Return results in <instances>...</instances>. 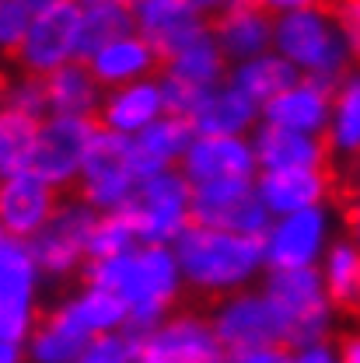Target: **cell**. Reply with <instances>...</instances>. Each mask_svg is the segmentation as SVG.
<instances>
[{"label": "cell", "instance_id": "5", "mask_svg": "<svg viewBox=\"0 0 360 363\" xmlns=\"http://www.w3.org/2000/svg\"><path fill=\"white\" fill-rule=\"evenodd\" d=\"M189 227H210V230L245 234V238H266L270 234V210L259 196V185H252V182L192 185Z\"/></svg>", "mask_w": 360, "mask_h": 363}, {"label": "cell", "instance_id": "21", "mask_svg": "<svg viewBox=\"0 0 360 363\" xmlns=\"http://www.w3.org/2000/svg\"><path fill=\"white\" fill-rule=\"evenodd\" d=\"M45 77V98L53 116H98L102 94H98V77L91 74L84 60H70L56 70L43 74Z\"/></svg>", "mask_w": 360, "mask_h": 363}, {"label": "cell", "instance_id": "13", "mask_svg": "<svg viewBox=\"0 0 360 363\" xmlns=\"http://www.w3.org/2000/svg\"><path fill=\"white\" fill-rule=\"evenodd\" d=\"M266 0H231L221 14L207 21V32L217 39V45L227 52V60H259V52L270 43H276V18Z\"/></svg>", "mask_w": 360, "mask_h": 363}, {"label": "cell", "instance_id": "22", "mask_svg": "<svg viewBox=\"0 0 360 363\" xmlns=\"http://www.w3.org/2000/svg\"><path fill=\"white\" fill-rule=\"evenodd\" d=\"M88 67H91V74L98 77L102 88H126L140 74H165L154 45L147 43L143 35H130V39H119V43L105 45Z\"/></svg>", "mask_w": 360, "mask_h": 363}, {"label": "cell", "instance_id": "2", "mask_svg": "<svg viewBox=\"0 0 360 363\" xmlns=\"http://www.w3.org/2000/svg\"><path fill=\"white\" fill-rule=\"evenodd\" d=\"M276 49L283 60L305 67V81L336 94L347 77V49L318 11H290L276 25Z\"/></svg>", "mask_w": 360, "mask_h": 363}, {"label": "cell", "instance_id": "1", "mask_svg": "<svg viewBox=\"0 0 360 363\" xmlns=\"http://www.w3.org/2000/svg\"><path fill=\"white\" fill-rule=\"evenodd\" d=\"M175 259L185 272V290L179 294L175 311L214 318L217 308L234 297V286L266 259V238L185 227L175 238Z\"/></svg>", "mask_w": 360, "mask_h": 363}, {"label": "cell", "instance_id": "26", "mask_svg": "<svg viewBox=\"0 0 360 363\" xmlns=\"http://www.w3.org/2000/svg\"><path fill=\"white\" fill-rule=\"evenodd\" d=\"M133 21H136V14L130 11V7H123L119 0H94V4H88L84 21H81L77 56H74V60L91 63L105 45L119 43V39H130Z\"/></svg>", "mask_w": 360, "mask_h": 363}, {"label": "cell", "instance_id": "31", "mask_svg": "<svg viewBox=\"0 0 360 363\" xmlns=\"http://www.w3.org/2000/svg\"><path fill=\"white\" fill-rule=\"evenodd\" d=\"M336 154H360V74H347L332 98V119L322 130Z\"/></svg>", "mask_w": 360, "mask_h": 363}, {"label": "cell", "instance_id": "17", "mask_svg": "<svg viewBox=\"0 0 360 363\" xmlns=\"http://www.w3.org/2000/svg\"><path fill=\"white\" fill-rule=\"evenodd\" d=\"M322 230H325V217L312 210L290 213L266 234V262L273 269H301L312 266L318 245H322Z\"/></svg>", "mask_w": 360, "mask_h": 363}, {"label": "cell", "instance_id": "28", "mask_svg": "<svg viewBox=\"0 0 360 363\" xmlns=\"http://www.w3.org/2000/svg\"><path fill=\"white\" fill-rule=\"evenodd\" d=\"M325 297L329 308L343 318L360 321V248L350 241H336L325 259Z\"/></svg>", "mask_w": 360, "mask_h": 363}, {"label": "cell", "instance_id": "35", "mask_svg": "<svg viewBox=\"0 0 360 363\" xmlns=\"http://www.w3.org/2000/svg\"><path fill=\"white\" fill-rule=\"evenodd\" d=\"M77 363H136V346L126 335H94Z\"/></svg>", "mask_w": 360, "mask_h": 363}, {"label": "cell", "instance_id": "24", "mask_svg": "<svg viewBox=\"0 0 360 363\" xmlns=\"http://www.w3.org/2000/svg\"><path fill=\"white\" fill-rule=\"evenodd\" d=\"M259 196L270 213H301L312 210L325 196V179L315 168H287V172H263L259 179Z\"/></svg>", "mask_w": 360, "mask_h": 363}, {"label": "cell", "instance_id": "3", "mask_svg": "<svg viewBox=\"0 0 360 363\" xmlns=\"http://www.w3.org/2000/svg\"><path fill=\"white\" fill-rule=\"evenodd\" d=\"M98 224V213L94 206H88L74 185L63 189L60 196V206L53 210V217L45 220V227L28 241V252L36 259V269L43 276H74L77 266H84L88 259V241L91 230Z\"/></svg>", "mask_w": 360, "mask_h": 363}, {"label": "cell", "instance_id": "42", "mask_svg": "<svg viewBox=\"0 0 360 363\" xmlns=\"http://www.w3.org/2000/svg\"><path fill=\"white\" fill-rule=\"evenodd\" d=\"M21 360V346H14V342H4V363H14Z\"/></svg>", "mask_w": 360, "mask_h": 363}, {"label": "cell", "instance_id": "44", "mask_svg": "<svg viewBox=\"0 0 360 363\" xmlns=\"http://www.w3.org/2000/svg\"><path fill=\"white\" fill-rule=\"evenodd\" d=\"M74 4H77V0H74ZM88 4H94V0H88Z\"/></svg>", "mask_w": 360, "mask_h": 363}, {"label": "cell", "instance_id": "9", "mask_svg": "<svg viewBox=\"0 0 360 363\" xmlns=\"http://www.w3.org/2000/svg\"><path fill=\"white\" fill-rule=\"evenodd\" d=\"M102 123L94 116H53L43 123L28 172L53 189H70L84 168L91 140L98 136Z\"/></svg>", "mask_w": 360, "mask_h": 363}, {"label": "cell", "instance_id": "18", "mask_svg": "<svg viewBox=\"0 0 360 363\" xmlns=\"http://www.w3.org/2000/svg\"><path fill=\"white\" fill-rule=\"evenodd\" d=\"M88 339L91 332L70 315V304L43 308L32 325V357L36 363H77Z\"/></svg>", "mask_w": 360, "mask_h": 363}, {"label": "cell", "instance_id": "41", "mask_svg": "<svg viewBox=\"0 0 360 363\" xmlns=\"http://www.w3.org/2000/svg\"><path fill=\"white\" fill-rule=\"evenodd\" d=\"M18 4H21V7H25V11H28V14L36 18V14H43L45 7H53L56 0H18Z\"/></svg>", "mask_w": 360, "mask_h": 363}, {"label": "cell", "instance_id": "20", "mask_svg": "<svg viewBox=\"0 0 360 363\" xmlns=\"http://www.w3.org/2000/svg\"><path fill=\"white\" fill-rule=\"evenodd\" d=\"M189 136H192V123L189 119H175V116H161L158 123H151L143 133L133 140V157L140 179L172 172V164L182 154H189Z\"/></svg>", "mask_w": 360, "mask_h": 363}, {"label": "cell", "instance_id": "11", "mask_svg": "<svg viewBox=\"0 0 360 363\" xmlns=\"http://www.w3.org/2000/svg\"><path fill=\"white\" fill-rule=\"evenodd\" d=\"M81 21H84V11L74 0H56L53 7L32 18L25 43L7 60V67H18L25 74H49L70 63V56H77Z\"/></svg>", "mask_w": 360, "mask_h": 363}, {"label": "cell", "instance_id": "34", "mask_svg": "<svg viewBox=\"0 0 360 363\" xmlns=\"http://www.w3.org/2000/svg\"><path fill=\"white\" fill-rule=\"evenodd\" d=\"M70 304V315L77 318L91 335H105L109 328L116 325H126L130 318V304L109 290H98V286H88V294H81L77 301H67Z\"/></svg>", "mask_w": 360, "mask_h": 363}, {"label": "cell", "instance_id": "30", "mask_svg": "<svg viewBox=\"0 0 360 363\" xmlns=\"http://www.w3.org/2000/svg\"><path fill=\"white\" fill-rule=\"evenodd\" d=\"M172 77H179L185 84H196V88H217L221 81H231L227 77V52L217 45V39L207 32L203 39L189 45L179 60L168 67Z\"/></svg>", "mask_w": 360, "mask_h": 363}, {"label": "cell", "instance_id": "16", "mask_svg": "<svg viewBox=\"0 0 360 363\" xmlns=\"http://www.w3.org/2000/svg\"><path fill=\"white\" fill-rule=\"evenodd\" d=\"M32 279H36V259L28 252V241L4 238V342L21 346L32 321Z\"/></svg>", "mask_w": 360, "mask_h": 363}, {"label": "cell", "instance_id": "7", "mask_svg": "<svg viewBox=\"0 0 360 363\" xmlns=\"http://www.w3.org/2000/svg\"><path fill=\"white\" fill-rule=\"evenodd\" d=\"M210 321L227 357H241V353H256L270 346L290 350L287 318L280 315V308L266 294H234L217 308V315Z\"/></svg>", "mask_w": 360, "mask_h": 363}, {"label": "cell", "instance_id": "27", "mask_svg": "<svg viewBox=\"0 0 360 363\" xmlns=\"http://www.w3.org/2000/svg\"><path fill=\"white\" fill-rule=\"evenodd\" d=\"M227 84L234 91H241V94H245L249 101H256V105H270L273 98H280L283 91L298 88L301 77H298V70L290 67V60H283V56H259V60L241 63V67L231 74Z\"/></svg>", "mask_w": 360, "mask_h": 363}, {"label": "cell", "instance_id": "29", "mask_svg": "<svg viewBox=\"0 0 360 363\" xmlns=\"http://www.w3.org/2000/svg\"><path fill=\"white\" fill-rule=\"evenodd\" d=\"M252 119H256V101H249L241 91L227 84L207 94V101L192 116V130L200 136H238L245 126H252Z\"/></svg>", "mask_w": 360, "mask_h": 363}, {"label": "cell", "instance_id": "33", "mask_svg": "<svg viewBox=\"0 0 360 363\" xmlns=\"http://www.w3.org/2000/svg\"><path fill=\"white\" fill-rule=\"evenodd\" d=\"M136 238H140V234H136L133 217H130L123 206L102 213L98 224H94V230H91L84 266H91V262H105V259H116V255H126Z\"/></svg>", "mask_w": 360, "mask_h": 363}, {"label": "cell", "instance_id": "36", "mask_svg": "<svg viewBox=\"0 0 360 363\" xmlns=\"http://www.w3.org/2000/svg\"><path fill=\"white\" fill-rule=\"evenodd\" d=\"M329 18L339 25V32L347 39V49H350L354 63L360 67V0H336Z\"/></svg>", "mask_w": 360, "mask_h": 363}, {"label": "cell", "instance_id": "38", "mask_svg": "<svg viewBox=\"0 0 360 363\" xmlns=\"http://www.w3.org/2000/svg\"><path fill=\"white\" fill-rule=\"evenodd\" d=\"M273 11H318V14H325L329 18V11H332V4L336 0H266Z\"/></svg>", "mask_w": 360, "mask_h": 363}, {"label": "cell", "instance_id": "12", "mask_svg": "<svg viewBox=\"0 0 360 363\" xmlns=\"http://www.w3.org/2000/svg\"><path fill=\"white\" fill-rule=\"evenodd\" d=\"M136 28L147 43L154 45V52L161 60V70L168 74V67L182 52L196 39L207 35V18L189 0H143L136 7Z\"/></svg>", "mask_w": 360, "mask_h": 363}, {"label": "cell", "instance_id": "25", "mask_svg": "<svg viewBox=\"0 0 360 363\" xmlns=\"http://www.w3.org/2000/svg\"><path fill=\"white\" fill-rule=\"evenodd\" d=\"M332 98H336V94L315 88L312 81L301 77L298 88L283 91L280 98H273L270 105H266V123L298 130V133L325 130V126H329V112H332Z\"/></svg>", "mask_w": 360, "mask_h": 363}, {"label": "cell", "instance_id": "6", "mask_svg": "<svg viewBox=\"0 0 360 363\" xmlns=\"http://www.w3.org/2000/svg\"><path fill=\"white\" fill-rule=\"evenodd\" d=\"M189 206H192V182H185L179 172L140 179L133 196L123 203L143 245H165L179 238L189 227Z\"/></svg>", "mask_w": 360, "mask_h": 363}, {"label": "cell", "instance_id": "14", "mask_svg": "<svg viewBox=\"0 0 360 363\" xmlns=\"http://www.w3.org/2000/svg\"><path fill=\"white\" fill-rule=\"evenodd\" d=\"M63 189H53L43 179H36L32 172L11 175L0 185V220H4V238H18V241H32L45 220L53 217V210L60 206Z\"/></svg>", "mask_w": 360, "mask_h": 363}, {"label": "cell", "instance_id": "15", "mask_svg": "<svg viewBox=\"0 0 360 363\" xmlns=\"http://www.w3.org/2000/svg\"><path fill=\"white\" fill-rule=\"evenodd\" d=\"M185 179L192 185L214 182H252L256 150L245 147L238 136H200L185 154Z\"/></svg>", "mask_w": 360, "mask_h": 363}, {"label": "cell", "instance_id": "23", "mask_svg": "<svg viewBox=\"0 0 360 363\" xmlns=\"http://www.w3.org/2000/svg\"><path fill=\"white\" fill-rule=\"evenodd\" d=\"M256 161L266 172H287V168H315V172H322L325 150H322V140H312V136L298 133V130L266 123L256 136Z\"/></svg>", "mask_w": 360, "mask_h": 363}, {"label": "cell", "instance_id": "32", "mask_svg": "<svg viewBox=\"0 0 360 363\" xmlns=\"http://www.w3.org/2000/svg\"><path fill=\"white\" fill-rule=\"evenodd\" d=\"M39 133H43L39 119L21 116V112H4V119H0V168H4V179L28 172Z\"/></svg>", "mask_w": 360, "mask_h": 363}, {"label": "cell", "instance_id": "37", "mask_svg": "<svg viewBox=\"0 0 360 363\" xmlns=\"http://www.w3.org/2000/svg\"><path fill=\"white\" fill-rule=\"evenodd\" d=\"M227 363H294V357L287 353V346H270V350H256V353L227 357Z\"/></svg>", "mask_w": 360, "mask_h": 363}, {"label": "cell", "instance_id": "40", "mask_svg": "<svg viewBox=\"0 0 360 363\" xmlns=\"http://www.w3.org/2000/svg\"><path fill=\"white\" fill-rule=\"evenodd\" d=\"M294 363H332V357H329V350H325V346H308V350H305Z\"/></svg>", "mask_w": 360, "mask_h": 363}, {"label": "cell", "instance_id": "10", "mask_svg": "<svg viewBox=\"0 0 360 363\" xmlns=\"http://www.w3.org/2000/svg\"><path fill=\"white\" fill-rule=\"evenodd\" d=\"M136 363H227V353L210 318L172 311L136 342Z\"/></svg>", "mask_w": 360, "mask_h": 363}, {"label": "cell", "instance_id": "43", "mask_svg": "<svg viewBox=\"0 0 360 363\" xmlns=\"http://www.w3.org/2000/svg\"><path fill=\"white\" fill-rule=\"evenodd\" d=\"M343 220H347V227L354 230V238H360V210H354V213H347Z\"/></svg>", "mask_w": 360, "mask_h": 363}, {"label": "cell", "instance_id": "19", "mask_svg": "<svg viewBox=\"0 0 360 363\" xmlns=\"http://www.w3.org/2000/svg\"><path fill=\"white\" fill-rule=\"evenodd\" d=\"M165 116V98L158 84H126V88L109 91V98H102L98 108V123L105 130L116 133H143L151 123H158Z\"/></svg>", "mask_w": 360, "mask_h": 363}, {"label": "cell", "instance_id": "39", "mask_svg": "<svg viewBox=\"0 0 360 363\" xmlns=\"http://www.w3.org/2000/svg\"><path fill=\"white\" fill-rule=\"evenodd\" d=\"M336 350H339V363H360V332H339Z\"/></svg>", "mask_w": 360, "mask_h": 363}, {"label": "cell", "instance_id": "4", "mask_svg": "<svg viewBox=\"0 0 360 363\" xmlns=\"http://www.w3.org/2000/svg\"><path fill=\"white\" fill-rule=\"evenodd\" d=\"M140 185V172H136L133 143L116 130H98L91 140V150L84 157V168L74 182V192L94 206V210H119L133 189Z\"/></svg>", "mask_w": 360, "mask_h": 363}, {"label": "cell", "instance_id": "8", "mask_svg": "<svg viewBox=\"0 0 360 363\" xmlns=\"http://www.w3.org/2000/svg\"><path fill=\"white\" fill-rule=\"evenodd\" d=\"M266 297L280 308L290 328V350L322 346L329 332V311L322 297V272L312 266L301 269H273L266 279Z\"/></svg>", "mask_w": 360, "mask_h": 363}]
</instances>
